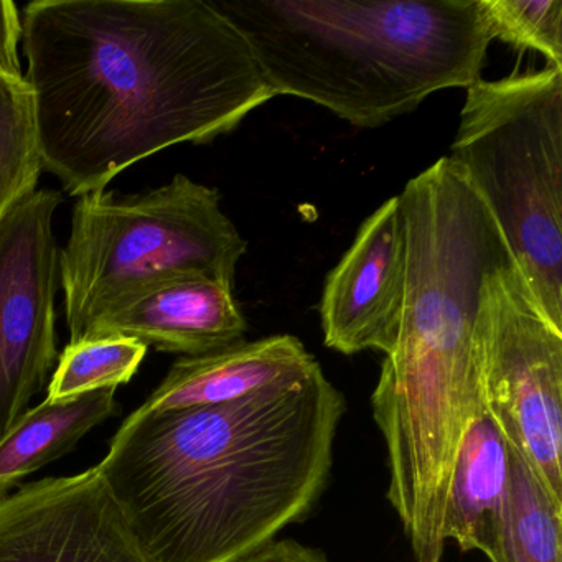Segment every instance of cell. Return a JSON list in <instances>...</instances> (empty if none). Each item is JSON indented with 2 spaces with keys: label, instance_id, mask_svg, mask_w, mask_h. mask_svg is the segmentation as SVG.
Wrapping results in <instances>:
<instances>
[{
  "label": "cell",
  "instance_id": "cell-1",
  "mask_svg": "<svg viewBox=\"0 0 562 562\" xmlns=\"http://www.w3.org/2000/svg\"><path fill=\"white\" fill-rule=\"evenodd\" d=\"M44 170L68 195L274 98L251 45L206 0H35L22 15Z\"/></svg>",
  "mask_w": 562,
  "mask_h": 562
},
{
  "label": "cell",
  "instance_id": "cell-2",
  "mask_svg": "<svg viewBox=\"0 0 562 562\" xmlns=\"http://www.w3.org/2000/svg\"><path fill=\"white\" fill-rule=\"evenodd\" d=\"M345 413L315 368L255 396L136 409L97 469L156 562H241L311 513Z\"/></svg>",
  "mask_w": 562,
  "mask_h": 562
},
{
  "label": "cell",
  "instance_id": "cell-3",
  "mask_svg": "<svg viewBox=\"0 0 562 562\" xmlns=\"http://www.w3.org/2000/svg\"><path fill=\"white\" fill-rule=\"evenodd\" d=\"M251 45L274 97L357 127L482 80L493 37L482 0H216Z\"/></svg>",
  "mask_w": 562,
  "mask_h": 562
},
{
  "label": "cell",
  "instance_id": "cell-4",
  "mask_svg": "<svg viewBox=\"0 0 562 562\" xmlns=\"http://www.w3.org/2000/svg\"><path fill=\"white\" fill-rule=\"evenodd\" d=\"M246 249L218 190L183 173L149 192L104 189L80 196L60 249L70 344L108 308L154 285L183 278L235 285Z\"/></svg>",
  "mask_w": 562,
  "mask_h": 562
},
{
  "label": "cell",
  "instance_id": "cell-5",
  "mask_svg": "<svg viewBox=\"0 0 562 562\" xmlns=\"http://www.w3.org/2000/svg\"><path fill=\"white\" fill-rule=\"evenodd\" d=\"M450 162L498 223L542 314L562 330V70L467 88Z\"/></svg>",
  "mask_w": 562,
  "mask_h": 562
},
{
  "label": "cell",
  "instance_id": "cell-6",
  "mask_svg": "<svg viewBox=\"0 0 562 562\" xmlns=\"http://www.w3.org/2000/svg\"><path fill=\"white\" fill-rule=\"evenodd\" d=\"M479 341L486 414L562 502V330L542 314L515 261L486 279Z\"/></svg>",
  "mask_w": 562,
  "mask_h": 562
},
{
  "label": "cell",
  "instance_id": "cell-7",
  "mask_svg": "<svg viewBox=\"0 0 562 562\" xmlns=\"http://www.w3.org/2000/svg\"><path fill=\"white\" fill-rule=\"evenodd\" d=\"M60 192L35 190L0 218V436L29 411L57 360Z\"/></svg>",
  "mask_w": 562,
  "mask_h": 562
},
{
  "label": "cell",
  "instance_id": "cell-8",
  "mask_svg": "<svg viewBox=\"0 0 562 562\" xmlns=\"http://www.w3.org/2000/svg\"><path fill=\"white\" fill-rule=\"evenodd\" d=\"M0 562H156L97 467L0 493Z\"/></svg>",
  "mask_w": 562,
  "mask_h": 562
},
{
  "label": "cell",
  "instance_id": "cell-9",
  "mask_svg": "<svg viewBox=\"0 0 562 562\" xmlns=\"http://www.w3.org/2000/svg\"><path fill=\"white\" fill-rule=\"evenodd\" d=\"M406 226L400 196L384 202L358 229L331 269L321 301L324 344L338 353L393 351L406 292Z\"/></svg>",
  "mask_w": 562,
  "mask_h": 562
},
{
  "label": "cell",
  "instance_id": "cell-10",
  "mask_svg": "<svg viewBox=\"0 0 562 562\" xmlns=\"http://www.w3.org/2000/svg\"><path fill=\"white\" fill-rule=\"evenodd\" d=\"M233 288L209 278L154 285L103 312L81 340L126 337L183 357L232 347L245 340L248 330Z\"/></svg>",
  "mask_w": 562,
  "mask_h": 562
},
{
  "label": "cell",
  "instance_id": "cell-11",
  "mask_svg": "<svg viewBox=\"0 0 562 562\" xmlns=\"http://www.w3.org/2000/svg\"><path fill=\"white\" fill-rule=\"evenodd\" d=\"M318 367L314 355L292 335L243 340L199 357L179 358L139 409L167 413L235 403L301 380Z\"/></svg>",
  "mask_w": 562,
  "mask_h": 562
},
{
  "label": "cell",
  "instance_id": "cell-12",
  "mask_svg": "<svg viewBox=\"0 0 562 562\" xmlns=\"http://www.w3.org/2000/svg\"><path fill=\"white\" fill-rule=\"evenodd\" d=\"M509 490V447L485 407L470 424L447 490L443 538L499 562Z\"/></svg>",
  "mask_w": 562,
  "mask_h": 562
},
{
  "label": "cell",
  "instance_id": "cell-13",
  "mask_svg": "<svg viewBox=\"0 0 562 562\" xmlns=\"http://www.w3.org/2000/svg\"><path fill=\"white\" fill-rule=\"evenodd\" d=\"M116 390L45 400L0 436V493L21 486L31 473L61 459L104 420L120 414Z\"/></svg>",
  "mask_w": 562,
  "mask_h": 562
},
{
  "label": "cell",
  "instance_id": "cell-14",
  "mask_svg": "<svg viewBox=\"0 0 562 562\" xmlns=\"http://www.w3.org/2000/svg\"><path fill=\"white\" fill-rule=\"evenodd\" d=\"M499 562H562V502L512 449Z\"/></svg>",
  "mask_w": 562,
  "mask_h": 562
},
{
  "label": "cell",
  "instance_id": "cell-15",
  "mask_svg": "<svg viewBox=\"0 0 562 562\" xmlns=\"http://www.w3.org/2000/svg\"><path fill=\"white\" fill-rule=\"evenodd\" d=\"M42 170L34 91L0 74V218L37 190Z\"/></svg>",
  "mask_w": 562,
  "mask_h": 562
},
{
  "label": "cell",
  "instance_id": "cell-16",
  "mask_svg": "<svg viewBox=\"0 0 562 562\" xmlns=\"http://www.w3.org/2000/svg\"><path fill=\"white\" fill-rule=\"evenodd\" d=\"M149 348L126 337L87 338L68 344L48 384V400H65L130 383Z\"/></svg>",
  "mask_w": 562,
  "mask_h": 562
},
{
  "label": "cell",
  "instance_id": "cell-17",
  "mask_svg": "<svg viewBox=\"0 0 562 562\" xmlns=\"http://www.w3.org/2000/svg\"><path fill=\"white\" fill-rule=\"evenodd\" d=\"M493 41L535 50L562 70V0H482Z\"/></svg>",
  "mask_w": 562,
  "mask_h": 562
},
{
  "label": "cell",
  "instance_id": "cell-18",
  "mask_svg": "<svg viewBox=\"0 0 562 562\" xmlns=\"http://www.w3.org/2000/svg\"><path fill=\"white\" fill-rule=\"evenodd\" d=\"M22 42V15L11 0H0V74L21 80V57L19 44Z\"/></svg>",
  "mask_w": 562,
  "mask_h": 562
},
{
  "label": "cell",
  "instance_id": "cell-19",
  "mask_svg": "<svg viewBox=\"0 0 562 562\" xmlns=\"http://www.w3.org/2000/svg\"><path fill=\"white\" fill-rule=\"evenodd\" d=\"M241 562H330L324 552L294 539H276Z\"/></svg>",
  "mask_w": 562,
  "mask_h": 562
}]
</instances>
